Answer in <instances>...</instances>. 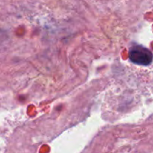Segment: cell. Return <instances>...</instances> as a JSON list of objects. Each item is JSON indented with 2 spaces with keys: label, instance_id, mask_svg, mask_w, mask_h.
Returning a JSON list of instances; mask_svg holds the SVG:
<instances>
[{
  "label": "cell",
  "instance_id": "6da1fadb",
  "mask_svg": "<svg viewBox=\"0 0 153 153\" xmlns=\"http://www.w3.org/2000/svg\"><path fill=\"white\" fill-rule=\"evenodd\" d=\"M129 59L134 64L148 66L152 63V54L147 48L140 45H136L129 49Z\"/></svg>",
  "mask_w": 153,
  "mask_h": 153
}]
</instances>
